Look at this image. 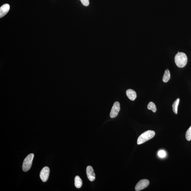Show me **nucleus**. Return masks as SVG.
Segmentation results:
<instances>
[{
  "label": "nucleus",
  "mask_w": 191,
  "mask_h": 191,
  "mask_svg": "<svg viewBox=\"0 0 191 191\" xmlns=\"http://www.w3.org/2000/svg\"><path fill=\"white\" fill-rule=\"evenodd\" d=\"M34 157V154L31 153L25 158L23 165V171L27 172L30 169L32 166Z\"/></svg>",
  "instance_id": "nucleus-3"
},
{
  "label": "nucleus",
  "mask_w": 191,
  "mask_h": 191,
  "mask_svg": "<svg viewBox=\"0 0 191 191\" xmlns=\"http://www.w3.org/2000/svg\"><path fill=\"white\" fill-rule=\"evenodd\" d=\"M188 58L184 53L181 52L178 53L174 58L175 63L177 66L179 68H183L186 65Z\"/></svg>",
  "instance_id": "nucleus-1"
},
{
  "label": "nucleus",
  "mask_w": 191,
  "mask_h": 191,
  "mask_svg": "<svg viewBox=\"0 0 191 191\" xmlns=\"http://www.w3.org/2000/svg\"><path fill=\"white\" fill-rule=\"evenodd\" d=\"M158 155L161 158H163L166 156V153L164 150H160L158 152Z\"/></svg>",
  "instance_id": "nucleus-15"
},
{
  "label": "nucleus",
  "mask_w": 191,
  "mask_h": 191,
  "mask_svg": "<svg viewBox=\"0 0 191 191\" xmlns=\"http://www.w3.org/2000/svg\"><path fill=\"white\" fill-rule=\"evenodd\" d=\"M126 94L128 98L131 101L135 100L137 97L136 93L133 90L129 89L127 90Z\"/></svg>",
  "instance_id": "nucleus-9"
},
{
  "label": "nucleus",
  "mask_w": 191,
  "mask_h": 191,
  "mask_svg": "<svg viewBox=\"0 0 191 191\" xmlns=\"http://www.w3.org/2000/svg\"><path fill=\"white\" fill-rule=\"evenodd\" d=\"M147 108L149 110H151L154 113H155L157 111V108H156L155 104L152 102H150L149 103Z\"/></svg>",
  "instance_id": "nucleus-13"
},
{
  "label": "nucleus",
  "mask_w": 191,
  "mask_h": 191,
  "mask_svg": "<svg viewBox=\"0 0 191 191\" xmlns=\"http://www.w3.org/2000/svg\"><path fill=\"white\" fill-rule=\"evenodd\" d=\"M149 184V181L147 179L141 180L137 183L135 187L136 191H139L147 188Z\"/></svg>",
  "instance_id": "nucleus-6"
},
{
  "label": "nucleus",
  "mask_w": 191,
  "mask_h": 191,
  "mask_svg": "<svg viewBox=\"0 0 191 191\" xmlns=\"http://www.w3.org/2000/svg\"><path fill=\"white\" fill-rule=\"evenodd\" d=\"M120 109V103L118 102H115L112 108L111 113H110V117L111 118H114L117 117L118 114Z\"/></svg>",
  "instance_id": "nucleus-4"
},
{
  "label": "nucleus",
  "mask_w": 191,
  "mask_h": 191,
  "mask_svg": "<svg viewBox=\"0 0 191 191\" xmlns=\"http://www.w3.org/2000/svg\"><path fill=\"white\" fill-rule=\"evenodd\" d=\"M10 9V5L8 4H4L0 8V17H3L8 13Z\"/></svg>",
  "instance_id": "nucleus-8"
},
{
  "label": "nucleus",
  "mask_w": 191,
  "mask_h": 191,
  "mask_svg": "<svg viewBox=\"0 0 191 191\" xmlns=\"http://www.w3.org/2000/svg\"><path fill=\"white\" fill-rule=\"evenodd\" d=\"M80 1L84 6H88L89 4V0H80Z\"/></svg>",
  "instance_id": "nucleus-16"
},
{
  "label": "nucleus",
  "mask_w": 191,
  "mask_h": 191,
  "mask_svg": "<svg viewBox=\"0 0 191 191\" xmlns=\"http://www.w3.org/2000/svg\"><path fill=\"white\" fill-rule=\"evenodd\" d=\"M75 186L77 188H80L82 185V181L80 178L79 176H77L75 178Z\"/></svg>",
  "instance_id": "nucleus-10"
},
{
  "label": "nucleus",
  "mask_w": 191,
  "mask_h": 191,
  "mask_svg": "<svg viewBox=\"0 0 191 191\" xmlns=\"http://www.w3.org/2000/svg\"><path fill=\"white\" fill-rule=\"evenodd\" d=\"M179 98H178L174 101L172 105L173 110L174 113L177 114L178 111V106L179 102Z\"/></svg>",
  "instance_id": "nucleus-12"
},
{
  "label": "nucleus",
  "mask_w": 191,
  "mask_h": 191,
  "mask_svg": "<svg viewBox=\"0 0 191 191\" xmlns=\"http://www.w3.org/2000/svg\"><path fill=\"white\" fill-rule=\"evenodd\" d=\"M86 174L88 179L91 182L94 181L95 179V174L93 167L89 166L86 168Z\"/></svg>",
  "instance_id": "nucleus-7"
},
{
  "label": "nucleus",
  "mask_w": 191,
  "mask_h": 191,
  "mask_svg": "<svg viewBox=\"0 0 191 191\" xmlns=\"http://www.w3.org/2000/svg\"><path fill=\"white\" fill-rule=\"evenodd\" d=\"M185 137L187 140L188 141H190L191 140V126L189 129L187 130L186 135H185Z\"/></svg>",
  "instance_id": "nucleus-14"
},
{
  "label": "nucleus",
  "mask_w": 191,
  "mask_h": 191,
  "mask_svg": "<svg viewBox=\"0 0 191 191\" xmlns=\"http://www.w3.org/2000/svg\"><path fill=\"white\" fill-rule=\"evenodd\" d=\"M155 132L152 130H148L139 136L137 140V144L139 145L147 142L153 138L155 135Z\"/></svg>",
  "instance_id": "nucleus-2"
},
{
  "label": "nucleus",
  "mask_w": 191,
  "mask_h": 191,
  "mask_svg": "<svg viewBox=\"0 0 191 191\" xmlns=\"http://www.w3.org/2000/svg\"></svg>",
  "instance_id": "nucleus-17"
},
{
  "label": "nucleus",
  "mask_w": 191,
  "mask_h": 191,
  "mask_svg": "<svg viewBox=\"0 0 191 191\" xmlns=\"http://www.w3.org/2000/svg\"><path fill=\"white\" fill-rule=\"evenodd\" d=\"M50 170L49 167L45 166L42 169L40 172V177L42 181L46 182L47 181L49 176Z\"/></svg>",
  "instance_id": "nucleus-5"
},
{
  "label": "nucleus",
  "mask_w": 191,
  "mask_h": 191,
  "mask_svg": "<svg viewBox=\"0 0 191 191\" xmlns=\"http://www.w3.org/2000/svg\"><path fill=\"white\" fill-rule=\"evenodd\" d=\"M170 79V73L169 70L167 69L165 70L163 77V81L165 82H168Z\"/></svg>",
  "instance_id": "nucleus-11"
}]
</instances>
